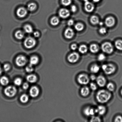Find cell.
Instances as JSON below:
<instances>
[{
    "label": "cell",
    "instance_id": "6da1fadb",
    "mask_svg": "<svg viewBox=\"0 0 122 122\" xmlns=\"http://www.w3.org/2000/svg\"><path fill=\"white\" fill-rule=\"evenodd\" d=\"M112 94L110 92L105 89H101L98 91L96 95L97 100L100 103H106L110 100Z\"/></svg>",
    "mask_w": 122,
    "mask_h": 122
},
{
    "label": "cell",
    "instance_id": "7a4b0ae2",
    "mask_svg": "<svg viewBox=\"0 0 122 122\" xmlns=\"http://www.w3.org/2000/svg\"><path fill=\"white\" fill-rule=\"evenodd\" d=\"M102 68L105 73L107 75H111L114 73L116 69L115 66L111 63L103 65Z\"/></svg>",
    "mask_w": 122,
    "mask_h": 122
},
{
    "label": "cell",
    "instance_id": "3957f363",
    "mask_svg": "<svg viewBox=\"0 0 122 122\" xmlns=\"http://www.w3.org/2000/svg\"><path fill=\"white\" fill-rule=\"evenodd\" d=\"M17 90L14 86H8L5 88L4 93L6 96L9 97H12L16 95Z\"/></svg>",
    "mask_w": 122,
    "mask_h": 122
},
{
    "label": "cell",
    "instance_id": "277c9868",
    "mask_svg": "<svg viewBox=\"0 0 122 122\" xmlns=\"http://www.w3.org/2000/svg\"><path fill=\"white\" fill-rule=\"evenodd\" d=\"M77 81L80 84L86 85L89 83L90 79L87 74L82 73L80 74L78 76Z\"/></svg>",
    "mask_w": 122,
    "mask_h": 122
},
{
    "label": "cell",
    "instance_id": "5b68a950",
    "mask_svg": "<svg viewBox=\"0 0 122 122\" xmlns=\"http://www.w3.org/2000/svg\"><path fill=\"white\" fill-rule=\"evenodd\" d=\"M36 39L32 37H28L25 39L24 45L25 47L29 49L34 47L36 45Z\"/></svg>",
    "mask_w": 122,
    "mask_h": 122
},
{
    "label": "cell",
    "instance_id": "8992f818",
    "mask_svg": "<svg viewBox=\"0 0 122 122\" xmlns=\"http://www.w3.org/2000/svg\"><path fill=\"white\" fill-rule=\"evenodd\" d=\"M102 51L107 54H111L113 52V47L111 43L106 42L102 44L101 46Z\"/></svg>",
    "mask_w": 122,
    "mask_h": 122
},
{
    "label": "cell",
    "instance_id": "52a82bcc",
    "mask_svg": "<svg viewBox=\"0 0 122 122\" xmlns=\"http://www.w3.org/2000/svg\"><path fill=\"white\" fill-rule=\"evenodd\" d=\"M27 62V60L25 56L20 55L18 56L15 59V63L18 66L22 67L25 65Z\"/></svg>",
    "mask_w": 122,
    "mask_h": 122
},
{
    "label": "cell",
    "instance_id": "ba28073f",
    "mask_svg": "<svg viewBox=\"0 0 122 122\" xmlns=\"http://www.w3.org/2000/svg\"><path fill=\"white\" fill-rule=\"evenodd\" d=\"M80 55L76 52H72L69 54L67 57V60L69 63H74L78 61L80 58Z\"/></svg>",
    "mask_w": 122,
    "mask_h": 122
},
{
    "label": "cell",
    "instance_id": "9c48e42d",
    "mask_svg": "<svg viewBox=\"0 0 122 122\" xmlns=\"http://www.w3.org/2000/svg\"><path fill=\"white\" fill-rule=\"evenodd\" d=\"M96 81L97 85L100 87H104L107 82L106 79L102 75H99L97 77Z\"/></svg>",
    "mask_w": 122,
    "mask_h": 122
},
{
    "label": "cell",
    "instance_id": "30bf717a",
    "mask_svg": "<svg viewBox=\"0 0 122 122\" xmlns=\"http://www.w3.org/2000/svg\"><path fill=\"white\" fill-rule=\"evenodd\" d=\"M39 93H40V90L39 88L36 86H33L30 89V95L32 97H37L39 96Z\"/></svg>",
    "mask_w": 122,
    "mask_h": 122
},
{
    "label": "cell",
    "instance_id": "8fae6325",
    "mask_svg": "<svg viewBox=\"0 0 122 122\" xmlns=\"http://www.w3.org/2000/svg\"><path fill=\"white\" fill-rule=\"evenodd\" d=\"M83 113L87 117L93 116H94L96 113L95 109L90 107H87L84 109Z\"/></svg>",
    "mask_w": 122,
    "mask_h": 122
},
{
    "label": "cell",
    "instance_id": "7c38bea8",
    "mask_svg": "<svg viewBox=\"0 0 122 122\" xmlns=\"http://www.w3.org/2000/svg\"><path fill=\"white\" fill-rule=\"evenodd\" d=\"M27 14V10L23 7H20L17 10L16 14L20 18H24L26 16Z\"/></svg>",
    "mask_w": 122,
    "mask_h": 122
},
{
    "label": "cell",
    "instance_id": "4fadbf2b",
    "mask_svg": "<svg viewBox=\"0 0 122 122\" xmlns=\"http://www.w3.org/2000/svg\"><path fill=\"white\" fill-rule=\"evenodd\" d=\"M59 15L61 18L66 19L70 16V11L68 10L66 8H61L59 12Z\"/></svg>",
    "mask_w": 122,
    "mask_h": 122
},
{
    "label": "cell",
    "instance_id": "5bb4252c",
    "mask_svg": "<svg viewBox=\"0 0 122 122\" xmlns=\"http://www.w3.org/2000/svg\"><path fill=\"white\" fill-rule=\"evenodd\" d=\"M105 23L107 27H111L114 26L115 23V20L114 18L112 16L108 17L105 20Z\"/></svg>",
    "mask_w": 122,
    "mask_h": 122
},
{
    "label": "cell",
    "instance_id": "9a60e30c",
    "mask_svg": "<svg viewBox=\"0 0 122 122\" xmlns=\"http://www.w3.org/2000/svg\"><path fill=\"white\" fill-rule=\"evenodd\" d=\"M94 7L92 3L88 1L85 2L84 9L88 13H91L94 10Z\"/></svg>",
    "mask_w": 122,
    "mask_h": 122
},
{
    "label": "cell",
    "instance_id": "2e32d148",
    "mask_svg": "<svg viewBox=\"0 0 122 122\" xmlns=\"http://www.w3.org/2000/svg\"><path fill=\"white\" fill-rule=\"evenodd\" d=\"M75 34L74 31L72 29L69 28H67L64 32V36L67 39H72Z\"/></svg>",
    "mask_w": 122,
    "mask_h": 122
},
{
    "label": "cell",
    "instance_id": "e0dca14e",
    "mask_svg": "<svg viewBox=\"0 0 122 122\" xmlns=\"http://www.w3.org/2000/svg\"><path fill=\"white\" fill-rule=\"evenodd\" d=\"M96 113L100 116L104 115L106 112V109L105 106L102 105H100L98 106L97 108L95 109Z\"/></svg>",
    "mask_w": 122,
    "mask_h": 122
},
{
    "label": "cell",
    "instance_id": "ac0fdd59",
    "mask_svg": "<svg viewBox=\"0 0 122 122\" xmlns=\"http://www.w3.org/2000/svg\"><path fill=\"white\" fill-rule=\"evenodd\" d=\"M80 92L82 96L86 97L89 95L90 93V89L89 87L85 86L81 88Z\"/></svg>",
    "mask_w": 122,
    "mask_h": 122
},
{
    "label": "cell",
    "instance_id": "d6986e66",
    "mask_svg": "<svg viewBox=\"0 0 122 122\" xmlns=\"http://www.w3.org/2000/svg\"><path fill=\"white\" fill-rule=\"evenodd\" d=\"M26 79L28 82L30 83H34L37 80V77L36 75L34 74H30L27 76Z\"/></svg>",
    "mask_w": 122,
    "mask_h": 122
},
{
    "label": "cell",
    "instance_id": "ffe728a7",
    "mask_svg": "<svg viewBox=\"0 0 122 122\" xmlns=\"http://www.w3.org/2000/svg\"><path fill=\"white\" fill-rule=\"evenodd\" d=\"M39 58L36 56H33L30 57V64L32 66L36 65L39 63Z\"/></svg>",
    "mask_w": 122,
    "mask_h": 122
},
{
    "label": "cell",
    "instance_id": "44dd1931",
    "mask_svg": "<svg viewBox=\"0 0 122 122\" xmlns=\"http://www.w3.org/2000/svg\"><path fill=\"white\" fill-rule=\"evenodd\" d=\"M100 67L97 64H94L91 66L90 70L91 72L93 74L97 73L100 71Z\"/></svg>",
    "mask_w": 122,
    "mask_h": 122
},
{
    "label": "cell",
    "instance_id": "7402d4cb",
    "mask_svg": "<svg viewBox=\"0 0 122 122\" xmlns=\"http://www.w3.org/2000/svg\"><path fill=\"white\" fill-rule=\"evenodd\" d=\"M89 49L91 52L93 53H97L99 50V46L95 44H93L91 45Z\"/></svg>",
    "mask_w": 122,
    "mask_h": 122
},
{
    "label": "cell",
    "instance_id": "603a6c76",
    "mask_svg": "<svg viewBox=\"0 0 122 122\" xmlns=\"http://www.w3.org/2000/svg\"><path fill=\"white\" fill-rule=\"evenodd\" d=\"M9 79L6 76H3L0 78V83L3 86L7 85L9 83Z\"/></svg>",
    "mask_w": 122,
    "mask_h": 122
},
{
    "label": "cell",
    "instance_id": "cb8c5ba5",
    "mask_svg": "<svg viewBox=\"0 0 122 122\" xmlns=\"http://www.w3.org/2000/svg\"><path fill=\"white\" fill-rule=\"evenodd\" d=\"M15 36L16 39L19 40H21L24 38L25 34L23 31L20 30L15 32Z\"/></svg>",
    "mask_w": 122,
    "mask_h": 122
},
{
    "label": "cell",
    "instance_id": "d4e9b609",
    "mask_svg": "<svg viewBox=\"0 0 122 122\" xmlns=\"http://www.w3.org/2000/svg\"><path fill=\"white\" fill-rule=\"evenodd\" d=\"M60 23V20L59 18L57 16H54L51 18V23L52 25L57 26Z\"/></svg>",
    "mask_w": 122,
    "mask_h": 122
},
{
    "label": "cell",
    "instance_id": "484cf974",
    "mask_svg": "<svg viewBox=\"0 0 122 122\" xmlns=\"http://www.w3.org/2000/svg\"><path fill=\"white\" fill-rule=\"evenodd\" d=\"M24 30L26 33L28 34L33 33V29L32 26L29 25H26L24 26Z\"/></svg>",
    "mask_w": 122,
    "mask_h": 122
},
{
    "label": "cell",
    "instance_id": "4316f807",
    "mask_svg": "<svg viewBox=\"0 0 122 122\" xmlns=\"http://www.w3.org/2000/svg\"><path fill=\"white\" fill-rule=\"evenodd\" d=\"M29 100V97L28 95L25 94H23L20 97V100L23 103H26Z\"/></svg>",
    "mask_w": 122,
    "mask_h": 122
},
{
    "label": "cell",
    "instance_id": "83f0119b",
    "mask_svg": "<svg viewBox=\"0 0 122 122\" xmlns=\"http://www.w3.org/2000/svg\"><path fill=\"white\" fill-rule=\"evenodd\" d=\"M37 5L35 3L32 2L28 5L27 6V10L30 11H33L36 9Z\"/></svg>",
    "mask_w": 122,
    "mask_h": 122
},
{
    "label": "cell",
    "instance_id": "f1b7e54d",
    "mask_svg": "<svg viewBox=\"0 0 122 122\" xmlns=\"http://www.w3.org/2000/svg\"><path fill=\"white\" fill-rule=\"evenodd\" d=\"M88 51V47L85 45H81L79 47V52L81 53L82 54H84L86 53Z\"/></svg>",
    "mask_w": 122,
    "mask_h": 122
},
{
    "label": "cell",
    "instance_id": "f546056e",
    "mask_svg": "<svg viewBox=\"0 0 122 122\" xmlns=\"http://www.w3.org/2000/svg\"><path fill=\"white\" fill-rule=\"evenodd\" d=\"M90 22L94 25H97L100 22L98 18L95 15H93L91 17Z\"/></svg>",
    "mask_w": 122,
    "mask_h": 122
},
{
    "label": "cell",
    "instance_id": "4dcf8cb0",
    "mask_svg": "<svg viewBox=\"0 0 122 122\" xmlns=\"http://www.w3.org/2000/svg\"><path fill=\"white\" fill-rule=\"evenodd\" d=\"M115 47L117 49L122 51V40H118L115 41Z\"/></svg>",
    "mask_w": 122,
    "mask_h": 122
},
{
    "label": "cell",
    "instance_id": "1f68e13d",
    "mask_svg": "<svg viewBox=\"0 0 122 122\" xmlns=\"http://www.w3.org/2000/svg\"><path fill=\"white\" fill-rule=\"evenodd\" d=\"M106 88L109 91L113 92L114 91L115 89V86L113 83L110 82L107 84L106 85Z\"/></svg>",
    "mask_w": 122,
    "mask_h": 122
},
{
    "label": "cell",
    "instance_id": "d6a6232c",
    "mask_svg": "<svg viewBox=\"0 0 122 122\" xmlns=\"http://www.w3.org/2000/svg\"><path fill=\"white\" fill-rule=\"evenodd\" d=\"M75 28L76 30L80 32L83 30L84 28V26L82 24L79 23L75 25Z\"/></svg>",
    "mask_w": 122,
    "mask_h": 122
},
{
    "label": "cell",
    "instance_id": "836d02e7",
    "mask_svg": "<svg viewBox=\"0 0 122 122\" xmlns=\"http://www.w3.org/2000/svg\"><path fill=\"white\" fill-rule=\"evenodd\" d=\"M22 79L20 78H17L15 79L14 81V83L15 85L19 86L22 84Z\"/></svg>",
    "mask_w": 122,
    "mask_h": 122
},
{
    "label": "cell",
    "instance_id": "e575fe53",
    "mask_svg": "<svg viewBox=\"0 0 122 122\" xmlns=\"http://www.w3.org/2000/svg\"><path fill=\"white\" fill-rule=\"evenodd\" d=\"M101 121V119L99 117L94 116H92L90 121V122H100Z\"/></svg>",
    "mask_w": 122,
    "mask_h": 122
},
{
    "label": "cell",
    "instance_id": "d590c367",
    "mask_svg": "<svg viewBox=\"0 0 122 122\" xmlns=\"http://www.w3.org/2000/svg\"><path fill=\"white\" fill-rule=\"evenodd\" d=\"M71 2V0H61L62 4L66 6L70 5Z\"/></svg>",
    "mask_w": 122,
    "mask_h": 122
},
{
    "label": "cell",
    "instance_id": "8d00e7d4",
    "mask_svg": "<svg viewBox=\"0 0 122 122\" xmlns=\"http://www.w3.org/2000/svg\"><path fill=\"white\" fill-rule=\"evenodd\" d=\"M33 66L29 64V65L27 66L25 68V70L27 72L31 73L34 70V68L33 67Z\"/></svg>",
    "mask_w": 122,
    "mask_h": 122
},
{
    "label": "cell",
    "instance_id": "74e56055",
    "mask_svg": "<svg viewBox=\"0 0 122 122\" xmlns=\"http://www.w3.org/2000/svg\"><path fill=\"white\" fill-rule=\"evenodd\" d=\"M90 88L92 90L95 91L97 89V87L96 84L94 82H92L90 84Z\"/></svg>",
    "mask_w": 122,
    "mask_h": 122
},
{
    "label": "cell",
    "instance_id": "f35d334b",
    "mask_svg": "<svg viewBox=\"0 0 122 122\" xmlns=\"http://www.w3.org/2000/svg\"><path fill=\"white\" fill-rule=\"evenodd\" d=\"M106 56L105 55L103 54H100L98 56L97 59L98 60L100 61H104L106 59Z\"/></svg>",
    "mask_w": 122,
    "mask_h": 122
},
{
    "label": "cell",
    "instance_id": "ab89813d",
    "mask_svg": "<svg viewBox=\"0 0 122 122\" xmlns=\"http://www.w3.org/2000/svg\"><path fill=\"white\" fill-rule=\"evenodd\" d=\"M3 68L5 71H8L10 69V66L8 63H6L3 66Z\"/></svg>",
    "mask_w": 122,
    "mask_h": 122
},
{
    "label": "cell",
    "instance_id": "60d3db41",
    "mask_svg": "<svg viewBox=\"0 0 122 122\" xmlns=\"http://www.w3.org/2000/svg\"><path fill=\"white\" fill-rule=\"evenodd\" d=\"M99 32L101 34H105L107 33V29L105 27H102L99 29Z\"/></svg>",
    "mask_w": 122,
    "mask_h": 122
},
{
    "label": "cell",
    "instance_id": "b9f144b4",
    "mask_svg": "<svg viewBox=\"0 0 122 122\" xmlns=\"http://www.w3.org/2000/svg\"><path fill=\"white\" fill-rule=\"evenodd\" d=\"M114 122H122V117L120 116H118L115 119Z\"/></svg>",
    "mask_w": 122,
    "mask_h": 122
},
{
    "label": "cell",
    "instance_id": "7bdbcfd3",
    "mask_svg": "<svg viewBox=\"0 0 122 122\" xmlns=\"http://www.w3.org/2000/svg\"><path fill=\"white\" fill-rule=\"evenodd\" d=\"M71 10L73 13H75L77 10V8L76 6L75 5H72L71 6Z\"/></svg>",
    "mask_w": 122,
    "mask_h": 122
},
{
    "label": "cell",
    "instance_id": "ee69618b",
    "mask_svg": "<svg viewBox=\"0 0 122 122\" xmlns=\"http://www.w3.org/2000/svg\"><path fill=\"white\" fill-rule=\"evenodd\" d=\"M22 87L24 89L27 90L29 87V85L27 82H25L23 85Z\"/></svg>",
    "mask_w": 122,
    "mask_h": 122
},
{
    "label": "cell",
    "instance_id": "f6af8a7d",
    "mask_svg": "<svg viewBox=\"0 0 122 122\" xmlns=\"http://www.w3.org/2000/svg\"><path fill=\"white\" fill-rule=\"evenodd\" d=\"M97 76L94 74L92 75L89 76L90 79V80L92 81H95L97 79Z\"/></svg>",
    "mask_w": 122,
    "mask_h": 122
},
{
    "label": "cell",
    "instance_id": "bcb514c9",
    "mask_svg": "<svg viewBox=\"0 0 122 122\" xmlns=\"http://www.w3.org/2000/svg\"><path fill=\"white\" fill-rule=\"evenodd\" d=\"M74 21L72 20H69L68 21L67 24L69 26H72L74 24Z\"/></svg>",
    "mask_w": 122,
    "mask_h": 122
},
{
    "label": "cell",
    "instance_id": "7dc6e473",
    "mask_svg": "<svg viewBox=\"0 0 122 122\" xmlns=\"http://www.w3.org/2000/svg\"><path fill=\"white\" fill-rule=\"evenodd\" d=\"M77 47V45L76 44H73L71 46V49L73 50V51H75V50H76Z\"/></svg>",
    "mask_w": 122,
    "mask_h": 122
},
{
    "label": "cell",
    "instance_id": "c3c4849f",
    "mask_svg": "<svg viewBox=\"0 0 122 122\" xmlns=\"http://www.w3.org/2000/svg\"><path fill=\"white\" fill-rule=\"evenodd\" d=\"M34 36L36 38H38L39 36L40 35V33L38 31H35L34 32L33 34Z\"/></svg>",
    "mask_w": 122,
    "mask_h": 122
},
{
    "label": "cell",
    "instance_id": "681fc988",
    "mask_svg": "<svg viewBox=\"0 0 122 122\" xmlns=\"http://www.w3.org/2000/svg\"><path fill=\"white\" fill-rule=\"evenodd\" d=\"M98 24L99 25H100V26H102L104 25L103 23L102 22V21H101V22H99Z\"/></svg>",
    "mask_w": 122,
    "mask_h": 122
},
{
    "label": "cell",
    "instance_id": "f907efd6",
    "mask_svg": "<svg viewBox=\"0 0 122 122\" xmlns=\"http://www.w3.org/2000/svg\"><path fill=\"white\" fill-rule=\"evenodd\" d=\"M100 0H93V2L95 3H97L100 1Z\"/></svg>",
    "mask_w": 122,
    "mask_h": 122
},
{
    "label": "cell",
    "instance_id": "816d5d0a",
    "mask_svg": "<svg viewBox=\"0 0 122 122\" xmlns=\"http://www.w3.org/2000/svg\"><path fill=\"white\" fill-rule=\"evenodd\" d=\"M2 73V69L0 65V75H1Z\"/></svg>",
    "mask_w": 122,
    "mask_h": 122
},
{
    "label": "cell",
    "instance_id": "f5cc1de1",
    "mask_svg": "<svg viewBox=\"0 0 122 122\" xmlns=\"http://www.w3.org/2000/svg\"><path fill=\"white\" fill-rule=\"evenodd\" d=\"M83 0L85 2H86V1H88V0Z\"/></svg>",
    "mask_w": 122,
    "mask_h": 122
},
{
    "label": "cell",
    "instance_id": "db71d44e",
    "mask_svg": "<svg viewBox=\"0 0 122 122\" xmlns=\"http://www.w3.org/2000/svg\"><path fill=\"white\" fill-rule=\"evenodd\" d=\"M121 95H122V90L121 91Z\"/></svg>",
    "mask_w": 122,
    "mask_h": 122
}]
</instances>
